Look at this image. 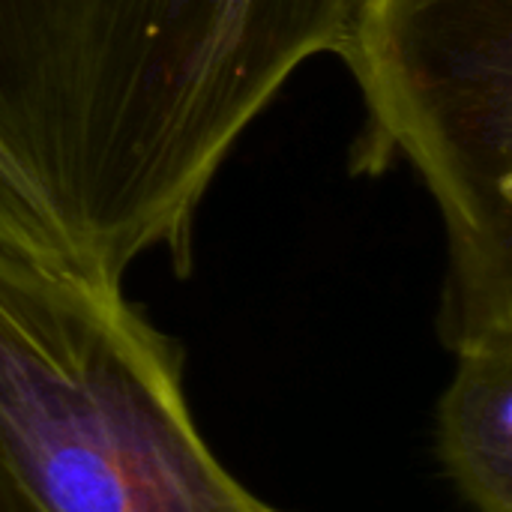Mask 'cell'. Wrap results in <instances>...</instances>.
<instances>
[{
  "label": "cell",
  "mask_w": 512,
  "mask_h": 512,
  "mask_svg": "<svg viewBox=\"0 0 512 512\" xmlns=\"http://www.w3.org/2000/svg\"><path fill=\"white\" fill-rule=\"evenodd\" d=\"M0 512H279L201 438L180 348L120 288L0 252Z\"/></svg>",
  "instance_id": "7a4b0ae2"
},
{
  "label": "cell",
  "mask_w": 512,
  "mask_h": 512,
  "mask_svg": "<svg viewBox=\"0 0 512 512\" xmlns=\"http://www.w3.org/2000/svg\"><path fill=\"white\" fill-rule=\"evenodd\" d=\"M339 57L366 105L351 174L408 159L441 210L444 345L512 342V0H360Z\"/></svg>",
  "instance_id": "3957f363"
},
{
  "label": "cell",
  "mask_w": 512,
  "mask_h": 512,
  "mask_svg": "<svg viewBox=\"0 0 512 512\" xmlns=\"http://www.w3.org/2000/svg\"><path fill=\"white\" fill-rule=\"evenodd\" d=\"M360 0H0V252L99 288L165 249Z\"/></svg>",
  "instance_id": "6da1fadb"
},
{
  "label": "cell",
  "mask_w": 512,
  "mask_h": 512,
  "mask_svg": "<svg viewBox=\"0 0 512 512\" xmlns=\"http://www.w3.org/2000/svg\"><path fill=\"white\" fill-rule=\"evenodd\" d=\"M438 411L441 462L477 512H512V342L456 354Z\"/></svg>",
  "instance_id": "277c9868"
}]
</instances>
